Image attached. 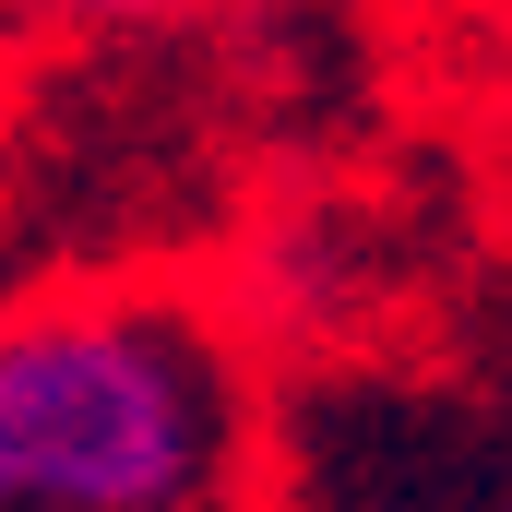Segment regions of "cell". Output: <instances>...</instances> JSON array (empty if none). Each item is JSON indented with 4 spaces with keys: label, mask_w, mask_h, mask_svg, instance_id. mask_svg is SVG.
Returning <instances> with one entry per match:
<instances>
[{
    "label": "cell",
    "mask_w": 512,
    "mask_h": 512,
    "mask_svg": "<svg viewBox=\"0 0 512 512\" xmlns=\"http://www.w3.org/2000/svg\"><path fill=\"white\" fill-rule=\"evenodd\" d=\"M0 512H262V370L179 286L0 310Z\"/></svg>",
    "instance_id": "6da1fadb"
},
{
    "label": "cell",
    "mask_w": 512,
    "mask_h": 512,
    "mask_svg": "<svg viewBox=\"0 0 512 512\" xmlns=\"http://www.w3.org/2000/svg\"><path fill=\"white\" fill-rule=\"evenodd\" d=\"M24 12L60 24V36H143V24H191L215 0H24Z\"/></svg>",
    "instance_id": "7a4b0ae2"
}]
</instances>
